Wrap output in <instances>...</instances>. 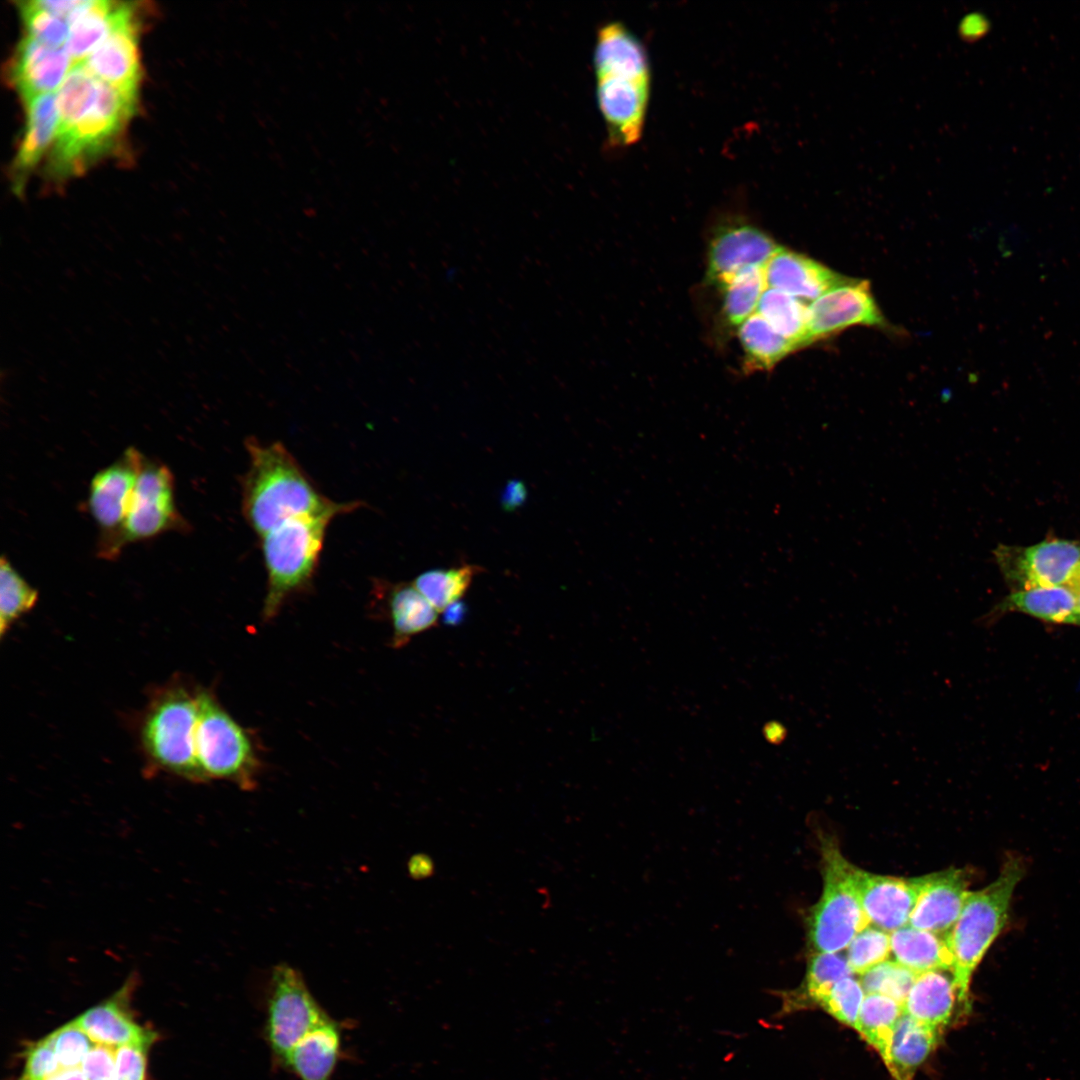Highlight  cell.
Here are the masks:
<instances>
[{"label": "cell", "mask_w": 1080, "mask_h": 1080, "mask_svg": "<svg viewBox=\"0 0 1080 1080\" xmlns=\"http://www.w3.org/2000/svg\"><path fill=\"white\" fill-rule=\"evenodd\" d=\"M246 448L249 467L242 479V513L259 537L292 518L351 503H336L322 495L282 443L249 439Z\"/></svg>", "instance_id": "1"}, {"label": "cell", "mask_w": 1080, "mask_h": 1080, "mask_svg": "<svg viewBox=\"0 0 1080 1080\" xmlns=\"http://www.w3.org/2000/svg\"><path fill=\"white\" fill-rule=\"evenodd\" d=\"M359 504L351 502L341 509L298 516L260 537L267 572L262 612L265 620L273 619L288 597L311 584L329 523Z\"/></svg>", "instance_id": "2"}, {"label": "cell", "mask_w": 1080, "mask_h": 1080, "mask_svg": "<svg viewBox=\"0 0 1080 1080\" xmlns=\"http://www.w3.org/2000/svg\"><path fill=\"white\" fill-rule=\"evenodd\" d=\"M1025 874L1021 856H1006L989 885L969 891L961 913L948 934L954 964L952 975L961 999L969 1004L972 975L1004 929L1016 886Z\"/></svg>", "instance_id": "3"}, {"label": "cell", "mask_w": 1080, "mask_h": 1080, "mask_svg": "<svg viewBox=\"0 0 1080 1080\" xmlns=\"http://www.w3.org/2000/svg\"><path fill=\"white\" fill-rule=\"evenodd\" d=\"M199 717L197 690L172 683L155 694L144 713L140 741L154 769L182 778L205 781L196 754Z\"/></svg>", "instance_id": "4"}, {"label": "cell", "mask_w": 1080, "mask_h": 1080, "mask_svg": "<svg viewBox=\"0 0 1080 1080\" xmlns=\"http://www.w3.org/2000/svg\"><path fill=\"white\" fill-rule=\"evenodd\" d=\"M823 889L806 917L808 946L813 952L838 953L870 922L862 908L854 868L831 838L821 839Z\"/></svg>", "instance_id": "5"}, {"label": "cell", "mask_w": 1080, "mask_h": 1080, "mask_svg": "<svg viewBox=\"0 0 1080 1080\" xmlns=\"http://www.w3.org/2000/svg\"><path fill=\"white\" fill-rule=\"evenodd\" d=\"M197 698L196 754L205 781L222 779L253 789L259 761L247 731L209 691L197 689Z\"/></svg>", "instance_id": "6"}, {"label": "cell", "mask_w": 1080, "mask_h": 1080, "mask_svg": "<svg viewBox=\"0 0 1080 1080\" xmlns=\"http://www.w3.org/2000/svg\"><path fill=\"white\" fill-rule=\"evenodd\" d=\"M188 528L176 504L173 473L167 465L145 456L123 525L108 543L97 548V555L111 560L129 544Z\"/></svg>", "instance_id": "7"}, {"label": "cell", "mask_w": 1080, "mask_h": 1080, "mask_svg": "<svg viewBox=\"0 0 1080 1080\" xmlns=\"http://www.w3.org/2000/svg\"><path fill=\"white\" fill-rule=\"evenodd\" d=\"M136 99L99 80L92 106L70 128L56 135L52 170L58 175L79 172L102 154L134 113Z\"/></svg>", "instance_id": "8"}, {"label": "cell", "mask_w": 1080, "mask_h": 1080, "mask_svg": "<svg viewBox=\"0 0 1080 1080\" xmlns=\"http://www.w3.org/2000/svg\"><path fill=\"white\" fill-rule=\"evenodd\" d=\"M331 1019L308 988L302 974L287 963L271 972L264 1021V1039L274 1065L283 1067L294 1046Z\"/></svg>", "instance_id": "9"}, {"label": "cell", "mask_w": 1080, "mask_h": 1080, "mask_svg": "<svg viewBox=\"0 0 1080 1080\" xmlns=\"http://www.w3.org/2000/svg\"><path fill=\"white\" fill-rule=\"evenodd\" d=\"M993 555L1013 591L1065 586L1080 563V542L1047 539L1028 547L1000 544Z\"/></svg>", "instance_id": "10"}, {"label": "cell", "mask_w": 1080, "mask_h": 1080, "mask_svg": "<svg viewBox=\"0 0 1080 1080\" xmlns=\"http://www.w3.org/2000/svg\"><path fill=\"white\" fill-rule=\"evenodd\" d=\"M144 458L138 449L128 447L91 478L86 506L99 529L97 548L108 543L122 527Z\"/></svg>", "instance_id": "11"}, {"label": "cell", "mask_w": 1080, "mask_h": 1080, "mask_svg": "<svg viewBox=\"0 0 1080 1080\" xmlns=\"http://www.w3.org/2000/svg\"><path fill=\"white\" fill-rule=\"evenodd\" d=\"M810 342L823 340L855 326L883 327L886 321L866 280L850 279L807 307Z\"/></svg>", "instance_id": "12"}, {"label": "cell", "mask_w": 1080, "mask_h": 1080, "mask_svg": "<svg viewBox=\"0 0 1080 1080\" xmlns=\"http://www.w3.org/2000/svg\"><path fill=\"white\" fill-rule=\"evenodd\" d=\"M780 246L757 226L728 220L714 229L707 254V279L719 286L736 273L768 263Z\"/></svg>", "instance_id": "13"}, {"label": "cell", "mask_w": 1080, "mask_h": 1080, "mask_svg": "<svg viewBox=\"0 0 1080 1080\" xmlns=\"http://www.w3.org/2000/svg\"><path fill=\"white\" fill-rule=\"evenodd\" d=\"M135 8L124 3L117 24L103 42L80 63L96 79L137 97L141 77Z\"/></svg>", "instance_id": "14"}, {"label": "cell", "mask_w": 1080, "mask_h": 1080, "mask_svg": "<svg viewBox=\"0 0 1080 1080\" xmlns=\"http://www.w3.org/2000/svg\"><path fill=\"white\" fill-rule=\"evenodd\" d=\"M651 78L623 75L597 77V99L610 139L628 146L642 134Z\"/></svg>", "instance_id": "15"}, {"label": "cell", "mask_w": 1080, "mask_h": 1080, "mask_svg": "<svg viewBox=\"0 0 1080 1080\" xmlns=\"http://www.w3.org/2000/svg\"><path fill=\"white\" fill-rule=\"evenodd\" d=\"M919 890L908 925L949 934L969 893L967 872L958 868L918 877Z\"/></svg>", "instance_id": "16"}, {"label": "cell", "mask_w": 1080, "mask_h": 1080, "mask_svg": "<svg viewBox=\"0 0 1080 1080\" xmlns=\"http://www.w3.org/2000/svg\"><path fill=\"white\" fill-rule=\"evenodd\" d=\"M854 879L870 925L890 933L908 925L917 900L918 877L879 875L855 866Z\"/></svg>", "instance_id": "17"}, {"label": "cell", "mask_w": 1080, "mask_h": 1080, "mask_svg": "<svg viewBox=\"0 0 1080 1080\" xmlns=\"http://www.w3.org/2000/svg\"><path fill=\"white\" fill-rule=\"evenodd\" d=\"M73 66L64 47H50L25 36L10 64L9 79L25 102L54 93Z\"/></svg>", "instance_id": "18"}, {"label": "cell", "mask_w": 1080, "mask_h": 1080, "mask_svg": "<svg viewBox=\"0 0 1080 1080\" xmlns=\"http://www.w3.org/2000/svg\"><path fill=\"white\" fill-rule=\"evenodd\" d=\"M764 274L767 287L810 300L850 280L812 258L781 246L765 265Z\"/></svg>", "instance_id": "19"}, {"label": "cell", "mask_w": 1080, "mask_h": 1080, "mask_svg": "<svg viewBox=\"0 0 1080 1080\" xmlns=\"http://www.w3.org/2000/svg\"><path fill=\"white\" fill-rule=\"evenodd\" d=\"M135 976L109 999L79 1015L74 1021L97 1044L119 1047L130 1043H153L156 1034L132 1018L128 1009Z\"/></svg>", "instance_id": "20"}, {"label": "cell", "mask_w": 1080, "mask_h": 1080, "mask_svg": "<svg viewBox=\"0 0 1080 1080\" xmlns=\"http://www.w3.org/2000/svg\"><path fill=\"white\" fill-rule=\"evenodd\" d=\"M947 971L918 974L903 1003V1012L937 1030L951 1023L956 1009L969 1006L959 994L953 975ZM966 1012V1011H965Z\"/></svg>", "instance_id": "21"}, {"label": "cell", "mask_w": 1080, "mask_h": 1080, "mask_svg": "<svg viewBox=\"0 0 1080 1080\" xmlns=\"http://www.w3.org/2000/svg\"><path fill=\"white\" fill-rule=\"evenodd\" d=\"M342 1056V1024L331 1018L294 1046L283 1067L298 1080H332Z\"/></svg>", "instance_id": "22"}, {"label": "cell", "mask_w": 1080, "mask_h": 1080, "mask_svg": "<svg viewBox=\"0 0 1080 1080\" xmlns=\"http://www.w3.org/2000/svg\"><path fill=\"white\" fill-rule=\"evenodd\" d=\"M25 131L14 160V190L23 189L26 175L39 162L50 144H53L59 123L55 93H48L25 101Z\"/></svg>", "instance_id": "23"}, {"label": "cell", "mask_w": 1080, "mask_h": 1080, "mask_svg": "<svg viewBox=\"0 0 1080 1080\" xmlns=\"http://www.w3.org/2000/svg\"><path fill=\"white\" fill-rule=\"evenodd\" d=\"M594 66L597 77H650V65L644 46L628 28L618 22L608 23L600 29Z\"/></svg>", "instance_id": "24"}, {"label": "cell", "mask_w": 1080, "mask_h": 1080, "mask_svg": "<svg viewBox=\"0 0 1080 1080\" xmlns=\"http://www.w3.org/2000/svg\"><path fill=\"white\" fill-rule=\"evenodd\" d=\"M894 961L916 974L928 971L952 972L954 957L948 934L903 926L890 933Z\"/></svg>", "instance_id": "25"}, {"label": "cell", "mask_w": 1080, "mask_h": 1080, "mask_svg": "<svg viewBox=\"0 0 1080 1080\" xmlns=\"http://www.w3.org/2000/svg\"><path fill=\"white\" fill-rule=\"evenodd\" d=\"M939 1032L903 1012L882 1057L895 1080H912L935 1048Z\"/></svg>", "instance_id": "26"}, {"label": "cell", "mask_w": 1080, "mask_h": 1080, "mask_svg": "<svg viewBox=\"0 0 1080 1080\" xmlns=\"http://www.w3.org/2000/svg\"><path fill=\"white\" fill-rule=\"evenodd\" d=\"M1009 611H1018L1040 620L1058 624L1080 625L1075 597L1064 586L1035 587L1012 591L985 617L992 620Z\"/></svg>", "instance_id": "27"}, {"label": "cell", "mask_w": 1080, "mask_h": 1080, "mask_svg": "<svg viewBox=\"0 0 1080 1080\" xmlns=\"http://www.w3.org/2000/svg\"><path fill=\"white\" fill-rule=\"evenodd\" d=\"M386 610L392 625V646H404L414 636L434 627L439 612L411 583L390 585Z\"/></svg>", "instance_id": "28"}, {"label": "cell", "mask_w": 1080, "mask_h": 1080, "mask_svg": "<svg viewBox=\"0 0 1080 1080\" xmlns=\"http://www.w3.org/2000/svg\"><path fill=\"white\" fill-rule=\"evenodd\" d=\"M124 3L88 0L70 21L65 49L74 65L82 63L110 34Z\"/></svg>", "instance_id": "29"}, {"label": "cell", "mask_w": 1080, "mask_h": 1080, "mask_svg": "<svg viewBox=\"0 0 1080 1080\" xmlns=\"http://www.w3.org/2000/svg\"><path fill=\"white\" fill-rule=\"evenodd\" d=\"M853 976L846 956L838 953L813 952L808 958L805 977L794 990L778 992L782 1011L792 1012L817 1004L839 980Z\"/></svg>", "instance_id": "30"}, {"label": "cell", "mask_w": 1080, "mask_h": 1080, "mask_svg": "<svg viewBox=\"0 0 1080 1080\" xmlns=\"http://www.w3.org/2000/svg\"><path fill=\"white\" fill-rule=\"evenodd\" d=\"M738 338L747 363L752 368L768 370L788 354L799 349L776 332L757 312L738 327Z\"/></svg>", "instance_id": "31"}, {"label": "cell", "mask_w": 1080, "mask_h": 1080, "mask_svg": "<svg viewBox=\"0 0 1080 1080\" xmlns=\"http://www.w3.org/2000/svg\"><path fill=\"white\" fill-rule=\"evenodd\" d=\"M807 305L778 289L767 287L756 312L780 335L798 348L811 344L808 334Z\"/></svg>", "instance_id": "32"}, {"label": "cell", "mask_w": 1080, "mask_h": 1080, "mask_svg": "<svg viewBox=\"0 0 1080 1080\" xmlns=\"http://www.w3.org/2000/svg\"><path fill=\"white\" fill-rule=\"evenodd\" d=\"M723 295L722 310L730 326L738 327L757 310L767 288L764 268H746L719 285Z\"/></svg>", "instance_id": "33"}, {"label": "cell", "mask_w": 1080, "mask_h": 1080, "mask_svg": "<svg viewBox=\"0 0 1080 1080\" xmlns=\"http://www.w3.org/2000/svg\"><path fill=\"white\" fill-rule=\"evenodd\" d=\"M902 1014V1004L894 999L881 994H866L855 1029L883 1057Z\"/></svg>", "instance_id": "34"}, {"label": "cell", "mask_w": 1080, "mask_h": 1080, "mask_svg": "<svg viewBox=\"0 0 1080 1080\" xmlns=\"http://www.w3.org/2000/svg\"><path fill=\"white\" fill-rule=\"evenodd\" d=\"M478 572L473 565L433 569L417 576L412 584L440 613L463 597Z\"/></svg>", "instance_id": "35"}, {"label": "cell", "mask_w": 1080, "mask_h": 1080, "mask_svg": "<svg viewBox=\"0 0 1080 1080\" xmlns=\"http://www.w3.org/2000/svg\"><path fill=\"white\" fill-rule=\"evenodd\" d=\"M39 593L4 555L0 560V636L38 602Z\"/></svg>", "instance_id": "36"}, {"label": "cell", "mask_w": 1080, "mask_h": 1080, "mask_svg": "<svg viewBox=\"0 0 1080 1080\" xmlns=\"http://www.w3.org/2000/svg\"><path fill=\"white\" fill-rule=\"evenodd\" d=\"M846 951L851 971L862 975L891 954L890 932L869 925L852 939Z\"/></svg>", "instance_id": "37"}, {"label": "cell", "mask_w": 1080, "mask_h": 1080, "mask_svg": "<svg viewBox=\"0 0 1080 1080\" xmlns=\"http://www.w3.org/2000/svg\"><path fill=\"white\" fill-rule=\"evenodd\" d=\"M918 974L896 961L886 960L861 975L867 994H881L903 1005Z\"/></svg>", "instance_id": "38"}, {"label": "cell", "mask_w": 1080, "mask_h": 1080, "mask_svg": "<svg viewBox=\"0 0 1080 1080\" xmlns=\"http://www.w3.org/2000/svg\"><path fill=\"white\" fill-rule=\"evenodd\" d=\"M18 10L27 32L26 36L50 47H65L70 30L65 19L43 9L36 1L19 2Z\"/></svg>", "instance_id": "39"}, {"label": "cell", "mask_w": 1080, "mask_h": 1080, "mask_svg": "<svg viewBox=\"0 0 1080 1080\" xmlns=\"http://www.w3.org/2000/svg\"><path fill=\"white\" fill-rule=\"evenodd\" d=\"M865 991L853 976L845 977L818 1001L817 1005L841 1023L856 1028Z\"/></svg>", "instance_id": "40"}, {"label": "cell", "mask_w": 1080, "mask_h": 1080, "mask_svg": "<svg viewBox=\"0 0 1080 1080\" xmlns=\"http://www.w3.org/2000/svg\"><path fill=\"white\" fill-rule=\"evenodd\" d=\"M60 1068H78L93 1047L90 1037L73 1020L51 1033Z\"/></svg>", "instance_id": "41"}, {"label": "cell", "mask_w": 1080, "mask_h": 1080, "mask_svg": "<svg viewBox=\"0 0 1080 1080\" xmlns=\"http://www.w3.org/2000/svg\"><path fill=\"white\" fill-rule=\"evenodd\" d=\"M59 1068L50 1034L28 1047L24 1070L18 1080H47Z\"/></svg>", "instance_id": "42"}, {"label": "cell", "mask_w": 1080, "mask_h": 1080, "mask_svg": "<svg viewBox=\"0 0 1080 1080\" xmlns=\"http://www.w3.org/2000/svg\"><path fill=\"white\" fill-rule=\"evenodd\" d=\"M152 1043H130L115 1050V1080H145L147 1052Z\"/></svg>", "instance_id": "43"}, {"label": "cell", "mask_w": 1080, "mask_h": 1080, "mask_svg": "<svg viewBox=\"0 0 1080 1080\" xmlns=\"http://www.w3.org/2000/svg\"><path fill=\"white\" fill-rule=\"evenodd\" d=\"M114 1047L96 1044L86 1054L81 1070L87 1080H115Z\"/></svg>", "instance_id": "44"}, {"label": "cell", "mask_w": 1080, "mask_h": 1080, "mask_svg": "<svg viewBox=\"0 0 1080 1080\" xmlns=\"http://www.w3.org/2000/svg\"><path fill=\"white\" fill-rule=\"evenodd\" d=\"M988 22L983 15L971 14L963 19L960 32L968 40H975L984 35L988 30Z\"/></svg>", "instance_id": "45"}, {"label": "cell", "mask_w": 1080, "mask_h": 1080, "mask_svg": "<svg viewBox=\"0 0 1080 1080\" xmlns=\"http://www.w3.org/2000/svg\"><path fill=\"white\" fill-rule=\"evenodd\" d=\"M432 870V862L426 856H416L410 862V872H412L416 877H426L431 874Z\"/></svg>", "instance_id": "46"}, {"label": "cell", "mask_w": 1080, "mask_h": 1080, "mask_svg": "<svg viewBox=\"0 0 1080 1080\" xmlns=\"http://www.w3.org/2000/svg\"><path fill=\"white\" fill-rule=\"evenodd\" d=\"M765 738L774 744L781 743L786 737V729L778 722H769L763 729Z\"/></svg>", "instance_id": "47"}, {"label": "cell", "mask_w": 1080, "mask_h": 1080, "mask_svg": "<svg viewBox=\"0 0 1080 1080\" xmlns=\"http://www.w3.org/2000/svg\"><path fill=\"white\" fill-rule=\"evenodd\" d=\"M47 1080H87L81 1068H59Z\"/></svg>", "instance_id": "48"}, {"label": "cell", "mask_w": 1080, "mask_h": 1080, "mask_svg": "<svg viewBox=\"0 0 1080 1080\" xmlns=\"http://www.w3.org/2000/svg\"><path fill=\"white\" fill-rule=\"evenodd\" d=\"M1064 587L1068 588L1074 595L1077 610L1080 613V563L1077 564Z\"/></svg>", "instance_id": "49"}]
</instances>
